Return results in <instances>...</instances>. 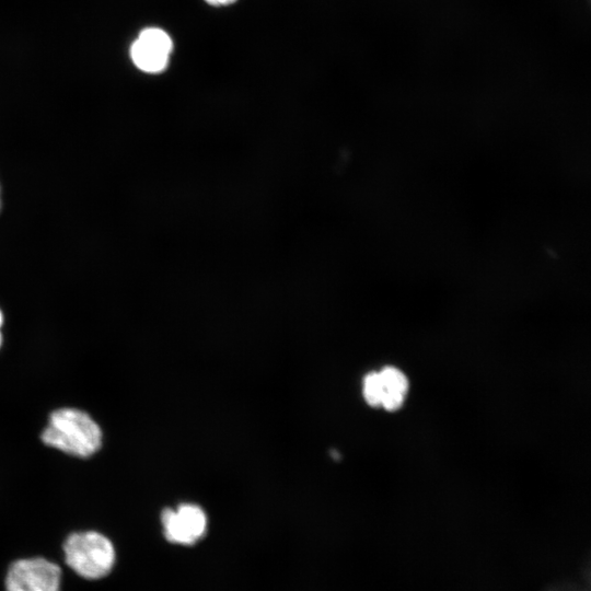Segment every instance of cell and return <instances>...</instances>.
<instances>
[{"label":"cell","instance_id":"obj_1","mask_svg":"<svg viewBox=\"0 0 591 591\" xmlns=\"http://www.w3.org/2000/svg\"><path fill=\"white\" fill-rule=\"evenodd\" d=\"M42 440L48 447L85 457L100 449L102 431L86 413L76 408H60L50 415Z\"/></svg>","mask_w":591,"mask_h":591},{"label":"cell","instance_id":"obj_2","mask_svg":"<svg viewBox=\"0 0 591 591\" xmlns=\"http://www.w3.org/2000/svg\"><path fill=\"white\" fill-rule=\"evenodd\" d=\"M62 552L66 565L86 580L105 578L116 564L114 544L96 531L71 533L63 542Z\"/></svg>","mask_w":591,"mask_h":591},{"label":"cell","instance_id":"obj_3","mask_svg":"<svg viewBox=\"0 0 591 591\" xmlns=\"http://www.w3.org/2000/svg\"><path fill=\"white\" fill-rule=\"evenodd\" d=\"M61 567L45 557H26L11 563L4 578L5 591H60Z\"/></svg>","mask_w":591,"mask_h":591},{"label":"cell","instance_id":"obj_4","mask_svg":"<svg viewBox=\"0 0 591 591\" xmlns=\"http://www.w3.org/2000/svg\"><path fill=\"white\" fill-rule=\"evenodd\" d=\"M161 521L165 538L175 544H194L207 529L205 511L193 503H182L175 509L163 510Z\"/></svg>","mask_w":591,"mask_h":591},{"label":"cell","instance_id":"obj_5","mask_svg":"<svg viewBox=\"0 0 591 591\" xmlns=\"http://www.w3.org/2000/svg\"><path fill=\"white\" fill-rule=\"evenodd\" d=\"M172 48L173 43L166 32L148 27L132 43L130 56L140 70L157 73L165 69Z\"/></svg>","mask_w":591,"mask_h":591},{"label":"cell","instance_id":"obj_6","mask_svg":"<svg viewBox=\"0 0 591 591\" xmlns=\"http://www.w3.org/2000/svg\"><path fill=\"white\" fill-rule=\"evenodd\" d=\"M382 384L381 406L394 412L404 404L408 392V379L399 369L395 367H385L379 371Z\"/></svg>","mask_w":591,"mask_h":591},{"label":"cell","instance_id":"obj_7","mask_svg":"<svg viewBox=\"0 0 591 591\" xmlns=\"http://www.w3.org/2000/svg\"><path fill=\"white\" fill-rule=\"evenodd\" d=\"M362 391L363 397L369 405L373 407L381 406L382 384L379 371H372L364 376Z\"/></svg>","mask_w":591,"mask_h":591},{"label":"cell","instance_id":"obj_8","mask_svg":"<svg viewBox=\"0 0 591 591\" xmlns=\"http://www.w3.org/2000/svg\"><path fill=\"white\" fill-rule=\"evenodd\" d=\"M207 3L215 5V7H221V5H228L234 2L235 0H205Z\"/></svg>","mask_w":591,"mask_h":591},{"label":"cell","instance_id":"obj_9","mask_svg":"<svg viewBox=\"0 0 591 591\" xmlns=\"http://www.w3.org/2000/svg\"><path fill=\"white\" fill-rule=\"evenodd\" d=\"M551 591H581L577 588H571V587H557Z\"/></svg>","mask_w":591,"mask_h":591},{"label":"cell","instance_id":"obj_10","mask_svg":"<svg viewBox=\"0 0 591 591\" xmlns=\"http://www.w3.org/2000/svg\"><path fill=\"white\" fill-rule=\"evenodd\" d=\"M2 324V314L0 312V325Z\"/></svg>","mask_w":591,"mask_h":591},{"label":"cell","instance_id":"obj_11","mask_svg":"<svg viewBox=\"0 0 591 591\" xmlns=\"http://www.w3.org/2000/svg\"><path fill=\"white\" fill-rule=\"evenodd\" d=\"M0 345H1V334H0Z\"/></svg>","mask_w":591,"mask_h":591}]
</instances>
